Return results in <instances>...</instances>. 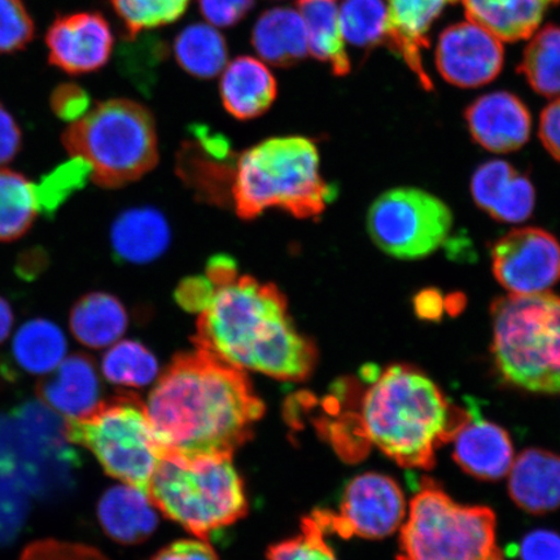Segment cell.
I'll return each mask as SVG.
<instances>
[{"label":"cell","instance_id":"f1b7e54d","mask_svg":"<svg viewBox=\"0 0 560 560\" xmlns=\"http://www.w3.org/2000/svg\"><path fill=\"white\" fill-rule=\"evenodd\" d=\"M68 341L52 320L34 318L25 322L13 336L12 359L31 375H47L66 359Z\"/></svg>","mask_w":560,"mask_h":560},{"label":"cell","instance_id":"1f68e13d","mask_svg":"<svg viewBox=\"0 0 560 560\" xmlns=\"http://www.w3.org/2000/svg\"><path fill=\"white\" fill-rule=\"evenodd\" d=\"M517 72L538 95L560 96V26L548 25L532 35Z\"/></svg>","mask_w":560,"mask_h":560},{"label":"cell","instance_id":"f907efd6","mask_svg":"<svg viewBox=\"0 0 560 560\" xmlns=\"http://www.w3.org/2000/svg\"><path fill=\"white\" fill-rule=\"evenodd\" d=\"M415 311L420 319L438 322L445 312V299L438 290H423L415 298Z\"/></svg>","mask_w":560,"mask_h":560},{"label":"cell","instance_id":"9c48e42d","mask_svg":"<svg viewBox=\"0 0 560 560\" xmlns=\"http://www.w3.org/2000/svg\"><path fill=\"white\" fill-rule=\"evenodd\" d=\"M499 551L492 510L462 506L424 482L410 502L397 560H489Z\"/></svg>","mask_w":560,"mask_h":560},{"label":"cell","instance_id":"f6af8a7d","mask_svg":"<svg viewBox=\"0 0 560 560\" xmlns=\"http://www.w3.org/2000/svg\"><path fill=\"white\" fill-rule=\"evenodd\" d=\"M520 556L522 560H560V535L546 529L530 532L523 538Z\"/></svg>","mask_w":560,"mask_h":560},{"label":"cell","instance_id":"74e56055","mask_svg":"<svg viewBox=\"0 0 560 560\" xmlns=\"http://www.w3.org/2000/svg\"><path fill=\"white\" fill-rule=\"evenodd\" d=\"M324 535L318 522L307 517L299 536L271 546L268 560H338Z\"/></svg>","mask_w":560,"mask_h":560},{"label":"cell","instance_id":"8992f818","mask_svg":"<svg viewBox=\"0 0 560 560\" xmlns=\"http://www.w3.org/2000/svg\"><path fill=\"white\" fill-rule=\"evenodd\" d=\"M61 144L70 158L90 166L91 180L118 188L150 173L159 163L155 118L130 100L97 103L62 131Z\"/></svg>","mask_w":560,"mask_h":560},{"label":"cell","instance_id":"7dc6e473","mask_svg":"<svg viewBox=\"0 0 560 560\" xmlns=\"http://www.w3.org/2000/svg\"><path fill=\"white\" fill-rule=\"evenodd\" d=\"M150 560H219V557L205 540H182L167 545Z\"/></svg>","mask_w":560,"mask_h":560},{"label":"cell","instance_id":"603a6c76","mask_svg":"<svg viewBox=\"0 0 560 560\" xmlns=\"http://www.w3.org/2000/svg\"><path fill=\"white\" fill-rule=\"evenodd\" d=\"M155 506L142 490L112 487L97 503V520L105 535L125 545L143 542L158 527Z\"/></svg>","mask_w":560,"mask_h":560},{"label":"cell","instance_id":"277c9868","mask_svg":"<svg viewBox=\"0 0 560 560\" xmlns=\"http://www.w3.org/2000/svg\"><path fill=\"white\" fill-rule=\"evenodd\" d=\"M230 202L242 220L277 208L299 220L317 219L335 198L322 177L317 145L305 137H277L244 151L229 175Z\"/></svg>","mask_w":560,"mask_h":560},{"label":"cell","instance_id":"5b68a950","mask_svg":"<svg viewBox=\"0 0 560 560\" xmlns=\"http://www.w3.org/2000/svg\"><path fill=\"white\" fill-rule=\"evenodd\" d=\"M145 494L166 517L205 541L248 511L243 480L230 455L165 452Z\"/></svg>","mask_w":560,"mask_h":560},{"label":"cell","instance_id":"6da1fadb","mask_svg":"<svg viewBox=\"0 0 560 560\" xmlns=\"http://www.w3.org/2000/svg\"><path fill=\"white\" fill-rule=\"evenodd\" d=\"M145 410L165 452L233 457L254 435L265 405L244 370L196 347L174 357Z\"/></svg>","mask_w":560,"mask_h":560},{"label":"cell","instance_id":"ac0fdd59","mask_svg":"<svg viewBox=\"0 0 560 560\" xmlns=\"http://www.w3.org/2000/svg\"><path fill=\"white\" fill-rule=\"evenodd\" d=\"M458 0H387V40L392 50L401 56L405 65L425 91H432L430 75L423 67L422 51L430 47L429 33L435 19L446 5Z\"/></svg>","mask_w":560,"mask_h":560},{"label":"cell","instance_id":"4316f807","mask_svg":"<svg viewBox=\"0 0 560 560\" xmlns=\"http://www.w3.org/2000/svg\"><path fill=\"white\" fill-rule=\"evenodd\" d=\"M129 317L120 299L107 292H89L69 313L74 339L91 349L114 346L128 330Z\"/></svg>","mask_w":560,"mask_h":560},{"label":"cell","instance_id":"7bdbcfd3","mask_svg":"<svg viewBox=\"0 0 560 560\" xmlns=\"http://www.w3.org/2000/svg\"><path fill=\"white\" fill-rule=\"evenodd\" d=\"M254 7L255 0H199L201 15L209 24L219 27L241 23Z\"/></svg>","mask_w":560,"mask_h":560},{"label":"cell","instance_id":"ab89813d","mask_svg":"<svg viewBox=\"0 0 560 560\" xmlns=\"http://www.w3.org/2000/svg\"><path fill=\"white\" fill-rule=\"evenodd\" d=\"M34 33V21L21 0H0V54L23 50Z\"/></svg>","mask_w":560,"mask_h":560},{"label":"cell","instance_id":"2e32d148","mask_svg":"<svg viewBox=\"0 0 560 560\" xmlns=\"http://www.w3.org/2000/svg\"><path fill=\"white\" fill-rule=\"evenodd\" d=\"M476 143L493 153L521 150L530 137V112L520 97L506 91L480 96L465 112Z\"/></svg>","mask_w":560,"mask_h":560},{"label":"cell","instance_id":"ee69618b","mask_svg":"<svg viewBox=\"0 0 560 560\" xmlns=\"http://www.w3.org/2000/svg\"><path fill=\"white\" fill-rule=\"evenodd\" d=\"M215 287L207 277H191L180 282L175 291V300L190 313H201L212 301Z\"/></svg>","mask_w":560,"mask_h":560},{"label":"cell","instance_id":"836d02e7","mask_svg":"<svg viewBox=\"0 0 560 560\" xmlns=\"http://www.w3.org/2000/svg\"><path fill=\"white\" fill-rule=\"evenodd\" d=\"M167 54L170 48L159 35L140 33L136 38L122 39L118 48V67L139 90L150 93Z\"/></svg>","mask_w":560,"mask_h":560},{"label":"cell","instance_id":"db71d44e","mask_svg":"<svg viewBox=\"0 0 560 560\" xmlns=\"http://www.w3.org/2000/svg\"><path fill=\"white\" fill-rule=\"evenodd\" d=\"M465 305L466 300L459 293H454V295L445 299V311L453 315L464 311Z\"/></svg>","mask_w":560,"mask_h":560},{"label":"cell","instance_id":"44dd1931","mask_svg":"<svg viewBox=\"0 0 560 560\" xmlns=\"http://www.w3.org/2000/svg\"><path fill=\"white\" fill-rule=\"evenodd\" d=\"M223 107L237 120L248 121L271 108L278 95V83L261 60L240 56L223 69L220 82Z\"/></svg>","mask_w":560,"mask_h":560},{"label":"cell","instance_id":"c3c4849f","mask_svg":"<svg viewBox=\"0 0 560 560\" xmlns=\"http://www.w3.org/2000/svg\"><path fill=\"white\" fill-rule=\"evenodd\" d=\"M538 132L546 151L560 163V96L542 110Z\"/></svg>","mask_w":560,"mask_h":560},{"label":"cell","instance_id":"11a10c76","mask_svg":"<svg viewBox=\"0 0 560 560\" xmlns=\"http://www.w3.org/2000/svg\"><path fill=\"white\" fill-rule=\"evenodd\" d=\"M489 560H502L501 551L497 552V555L490 558Z\"/></svg>","mask_w":560,"mask_h":560},{"label":"cell","instance_id":"30bf717a","mask_svg":"<svg viewBox=\"0 0 560 560\" xmlns=\"http://www.w3.org/2000/svg\"><path fill=\"white\" fill-rule=\"evenodd\" d=\"M15 425L16 480L32 499H55L72 488L80 455L66 435V419L40 401L10 415Z\"/></svg>","mask_w":560,"mask_h":560},{"label":"cell","instance_id":"7c38bea8","mask_svg":"<svg viewBox=\"0 0 560 560\" xmlns=\"http://www.w3.org/2000/svg\"><path fill=\"white\" fill-rule=\"evenodd\" d=\"M406 501L400 486L389 476L368 472L357 476L342 493L339 513L319 511L313 515L322 528L341 537L380 540L400 527Z\"/></svg>","mask_w":560,"mask_h":560},{"label":"cell","instance_id":"f35d334b","mask_svg":"<svg viewBox=\"0 0 560 560\" xmlns=\"http://www.w3.org/2000/svg\"><path fill=\"white\" fill-rule=\"evenodd\" d=\"M30 511L31 495L18 481L0 476V546L18 540Z\"/></svg>","mask_w":560,"mask_h":560},{"label":"cell","instance_id":"9a60e30c","mask_svg":"<svg viewBox=\"0 0 560 560\" xmlns=\"http://www.w3.org/2000/svg\"><path fill=\"white\" fill-rule=\"evenodd\" d=\"M46 44L51 66L79 75L107 65L115 38L101 13L79 12L56 19L47 32Z\"/></svg>","mask_w":560,"mask_h":560},{"label":"cell","instance_id":"4dcf8cb0","mask_svg":"<svg viewBox=\"0 0 560 560\" xmlns=\"http://www.w3.org/2000/svg\"><path fill=\"white\" fill-rule=\"evenodd\" d=\"M33 182L23 173L0 167V243H12L30 231L38 215Z\"/></svg>","mask_w":560,"mask_h":560},{"label":"cell","instance_id":"ba28073f","mask_svg":"<svg viewBox=\"0 0 560 560\" xmlns=\"http://www.w3.org/2000/svg\"><path fill=\"white\" fill-rule=\"evenodd\" d=\"M70 444L85 446L105 474L147 493L163 455L145 404L132 394L101 401L89 415L66 418Z\"/></svg>","mask_w":560,"mask_h":560},{"label":"cell","instance_id":"f5cc1de1","mask_svg":"<svg viewBox=\"0 0 560 560\" xmlns=\"http://www.w3.org/2000/svg\"><path fill=\"white\" fill-rule=\"evenodd\" d=\"M13 324H15V313L9 300L0 296V345L10 338Z\"/></svg>","mask_w":560,"mask_h":560},{"label":"cell","instance_id":"d4e9b609","mask_svg":"<svg viewBox=\"0 0 560 560\" xmlns=\"http://www.w3.org/2000/svg\"><path fill=\"white\" fill-rule=\"evenodd\" d=\"M466 16L502 42L532 37L560 0H462Z\"/></svg>","mask_w":560,"mask_h":560},{"label":"cell","instance_id":"e575fe53","mask_svg":"<svg viewBox=\"0 0 560 560\" xmlns=\"http://www.w3.org/2000/svg\"><path fill=\"white\" fill-rule=\"evenodd\" d=\"M339 16L342 37L350 45L373 48L387 40V5L383 0H346Z\"/></svg>","mask_w":560,"mask_h":560},{"label":"cell","instance_id":"d590c367","mask_svg":"<svg viewBox=\"0 0 560 560\" xmlns=\"http://www.w3.org/2000/svg\"><path fill=\"white\" fill-rule=\"evenodd\" d=\"M125 26V39L174 23L185 15L190 0H110Z\"/></svg>","mask_w":560,"mask_h":560},{"label":"cell","instance_id":"7a4b0ae2","mask_svg":"<svg viewBox=\"0 0 560 560\" xmlns=\"http://www.w3.org/2000/svg\"><path fill=\"white\" fill-rule=\"evenodd\" d=\"M194 341L230 365L280 381H305L318 362V349L298 331L283 292L250 276L217 287Z\"/></svg>","mask_w":560,"mask_h":560},{"label":"cell","instance_id":"ffe728a7","mask_svg":"<svg viewBox=\"0 0 560 560\" xmlns=\"http://www.w3.org/2000/svg\"><path fill=\"white\" fill-rule=\"evenodd\" d=\"M35 392L38 400L59 416H86L101 402V381L95 362L88 354L69 355L39 381Z\"/></svg>","mask_w":560,"mask_h":560},{"label":"cell","instance_id":"816d5d0a","mask_svg":"<svg viewBox=\"0 0 560 560\" xmlns=\"http://www.w3.org/2000/svg\"><path fill=\"white\" fill-rule=\"evenodd\" d=\"M240 272H237V265L233 258L219 255L210 258L207 266V278L215 287H221L234 280Z\"/></svg>","mask_w":560,"mask_h":560},{"label":"cell","instance_id":"4fadbf2b","mask_svg":"<svg viewBox=\"0 0 560 560\" xmlns=\"http://www.w3.org/2000/svg\"><path fill=\"white\" fill-rule=\"evenodd\" d=\"M493 275L513 295L546 292L560 280V243L548 231H510L492 247Z\"/></svg>","mask_w":560,"mask_h":560},{"label":"cell","instance_id":"5bb4252c","mask_svg":"<svg viewBox=\"0 0 560 560\" xmlns=\"http://www.w3.org/2000/svg\"><path fill=\"white\" fill-rule=\"evenodd\" d=\"M502 40L479 24L467 20L441 33L436 67L446 82L474 89L497 79L503 67Z\"/></svg>","mask_w":560,"mask_h":560},{"label":"cell","instance_id":"681fc988","mask_svg":"<svg viewBox=\"0 0 560 560\" xmlns=\"http://www.w3.org/2000/svg\"><path fill=\"white\" fill-rule=\"evenodd\" d=\"M0 476L16 481L15 427L4 415H0Z\"/></svg>","mask_w":560,"mask_h":560},{"label":"cell","instance_id":"3957f363","mask_svg":"<svg viewBox=\"0 0 560 560\" xmlns=\"http://www.w3.org/2000/svg\"><path fill=\"white\" fill-rule=\"evenodd\" d=\"M361 416L366 436L388 458L431 470L438 447L454 439L471 411L453 408L422 371L392 365L371 384Z\"/></svg>","mask_w":560,"mask_h":560},{"label":"cell","instance_id":"83f0119b","mask_svg":"<svg viewBox=\"0 0 560 560\" xmlns=\"http://www.w3.org/2000/svg\"><path fill=\"white\" fill-rule=\"evenodd\" d=\"M296 4L305 21L310 54L327 62L335 75H347L350 60L336 0H298Z\"/></svg>","mask_w":560,"mask_h":560},{"label":"cell","instance_id":"52a82bcc","mask_svg":"<svg viewBox=\"0 0 560 560\" xmlns=\"http://www.w3.org/2000/svg\"><path fill=\"white\" fill-rule=\"evenodd\" d=\"M493 361L502 380L534 394H560V296L541 292L494 300Z\"/></svg>","mask_w":560,"mask_h":560},{"label":"cell","instance_id":"8d00e7d4","mask_svg":"<svg viewBox=\"0 0 560 560\" xmlns=\"http://www.w3.org/2000/svg\"><path fill=\"white\" fill-rule=\"evenodd\" d=\"M90 177V166L79 158H72L68 163L56 167L38 185L34 184L38 212L52 217L70 196L85 186Z\"/></svg>","mask_w":560,"mask_h":560},{"label":"cell","instance_id":"f546056e","mask_svg":"<svg viewBox=\"0 0 560 560\" xmlns=\"http://www.w3.org/2000/svg\"><path fill=\"white\" fill-rule=\"evenodd\" d=\"M173 50L179 67L196 79H214L228 66L226 39L207 24L185 27L175 38Z\"/></svg>","mask_w":560,"mask_h":560},{"label":"cell","instance_id":"8fae6325","mask_svg":"<svg viewBox=\"0 0 560 560\" xmlns=\"http://www.w3.org/2000/svg\"><path fill=\"white\" fill-rule=\"evenodd\" d=\"M371 241L397 260H420L446 241L453 226L450 207L419 188L385 191L371 205L366 219Z\"/></svg>","mask_w":560,"mask_h":560},{"label":"cell","instance_id":"cb8c5ba5","mask_svg":"<svg viewBox=\"0 0 560 560\" xmlns=\"http://www.w3.org/2000/svg\"><path fill=\"white\" fill-rule=\"evenodd\" d=\"M250 40L258 56L278 68L298 66L310 54L305 21L299 11L287 7L265 11Z\"/></svg>","mask_w":560,"mask_h":560},{"label":"cell","instance_id":"d6986e66","mask_svg":"<svg viewBox=\"0 0 560 560\" xmlns=\"http://www.w3.org/2000/svg\"><path fill=\"white\" fill-rule=\"evenodd\" d=\"M454 459L476 479L500 480L514 464V447L502 427L487 422L472 409L455 433Z\"/></svg>","mask_w":560,"mask_h":560},{"label":"cell","instance_id":"d6a6232c","mask_svg":"<svg viewBox=\"0 0 560 560\" xmlns=\"http://www.w3.org/2000/svg\"><path fill=\"white\" fill-rule=\"evenodd\" d=\"M102 371L112 384L144 387L156 380L159 363L151 350L139 341L125 340L109 347L103 357Z\"/></svg>","mask_w":560,"mask_h":560},{"label":"cell","instance_id":"7402d4cb","mask_svg":"<svg viewBox=\"0 0 560 560\" xmlns=\"http://www.w3.org/2000/svg\"><path fill=\"white\" fill-rule=\"evenodd\" d=\"M509 492L521 509L545 514L560 508V457L542 450L524 451L510 470Z\"/></svg>","mask_w":560,"mask_h":560},{"label":"cell","instance_id":"b9f144b4","mask_svg":"<svg viewBox=\"0 0 560 560\" xmlns=\"http://www.w3.org/2000/svg\"><path fill=\"white\" fill-rule=\"evenodd\" d=\"M91 100L85 90L75 83H62L51 95V109L56 117L66 122H74L85 116Z\"/></svg>","mask_w":560,"mask_h":560},{"label":"cell","instance_id":"484cf974","mask_svg":"<svg viewBox=\"0 0 560 560\" xmlns=\"http://www.w3.org/2000/svg\"><path fill=\"white\" fill-rule=\"evenodd\" d=\"M112 248L125 262L147 264L156 260L171 242V229L156 209L126 210L112 226Z\"/></svg>","mask_w":560,"mask_h":560},{"label":"cell","instance_id":"e0dca14e","mask_svg":"<svg viewBox=\"0 0 560 560\" xmlns=\"http://www.w3.org/2000/svg\"><path fill=\"white\" fill-rule=\"evenodd\" d=\"M471 194L476 206L500 222L528 220L536 206V191L530 179L502 160L488 161L476 170Z\"/></svg>","mask_w":560,"mask_h":560},{"label":"cell","instance_id":"bcb514c9","mask_svg":"<svg viewBox=\"0 0 560 560\" xmlns=\"http://www.w3.org/2000/svg\"><path fill=\"white\" fill-rule=\"evenodd\" d=\"M23 149V131L15 117L0 103V167L15 160Z\"/></svg>","mask_w":560,"mask_h":560},{"label":"cell","instance_id":"60d3db41","mask_svg":"<svg viewBox=\"0 0 560 560\" xmlns=\"http://www.w3.org/2000/svg\"><path fill=\"white\" fill-rule=\"evenodd\" d=\"M19 560H108L91 546L54 540H38L25 546Z\"/></svg>","mask_w":560,"mask_h":560}]
</instances>
